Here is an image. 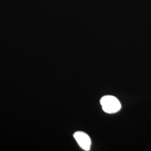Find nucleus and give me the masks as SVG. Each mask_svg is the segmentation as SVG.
Masks as SVG:
<instances>
[{"label":"nucleus","mask_w":151,"mask_h":151,"mask_svg":"<svg viewBox=\"0 0 151 151\" xmlns=\"http://www.w3.org/2000/svg\"><path fill=\"white\" fill-rule=\"evenodd\" d=\"M76 140L81 148L85 150L89 151L91 147V139L86 133L83 132H76L73 134Z\"/></svg>","instance_id":"nucleus-2"},{"label":"nucleus","mask_w":151,"mask_h":151,"mask_svg":"<svg viewBox=\"0 0 151 151\" xmlns=\"http://www.w3.org/2000/svg\"><path fill=\"white\" fill-rule=\"evenodd\" d=\"M100 104L103 110L107 113H115L121 109V104L117 98L113 96H104L100 100Z\"/></svg>","instance_id":"nucleus-1"}]
</instances>
